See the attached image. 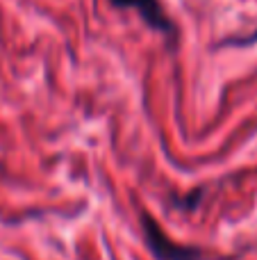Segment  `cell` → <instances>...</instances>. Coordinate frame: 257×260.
<instances>
[{
    "instance_id": "obj_2",
    "label": "cell",
    "mask_w": 257,
    "mask_h": 260,
    "mask_svg": "<svg viewBox=\"0 0 257 260\" xmlns=\"http://www.w3.org/2000/svg\"><path fill=\"white\" fill-rule=\"evenodd\" d=\"M116 3L132 5V7H139V9H141V14H144V18H148V21L153 23L155 27H159V30L168 27L166 16H164V12L159 9V5L155 3V0H116Z\"/></svg>"
},
{
    "instance_id": "obj_1",
    "label": "cell",
    "mask_w": 257,
    "mask_h": 260,
    "mask_svg": "<svg viewBox=\"0 0 257 260\" xmlns=\"http://www.w3.org/2000/svg\"><path fill=\"white\" fill-rule=\"evenodd\" d=\"M141 226H144V238L146 244H148L150 253H153L157 260H200L198 249L191 247H178L173 244L166 235L162 233V229L157 226V221L153 219L150 215H141Z\"/></svg>"
}]
</instances>
